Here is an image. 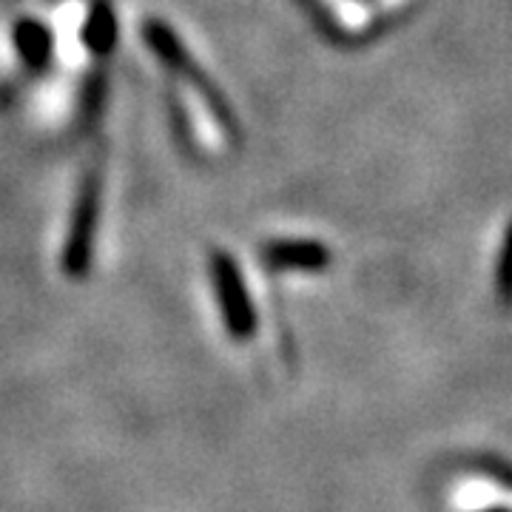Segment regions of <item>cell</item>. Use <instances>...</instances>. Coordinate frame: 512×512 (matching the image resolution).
<instances>
[{
  "label": "cell",
  "mask_w": 512,
  "mask_h": 512,
  "mask_svg": "<svg viewBox=\"0 0 512 512\" xmlns=\"http://www.w3.org/2000/svg\"><path fill=\"white\" fill-rule=\"evenodd\" d=\"M214 282H217V293H220V305L228 330L237 339L251 336L256 328L254 308L248 302V293H245V285H242V276H239L234 259L222 254L214 256Z\"/></svg>",
  "instance_id": "obj_1"
},
{
  "label": "cell",
  "mask_w": 512,
  "mask_h": 512,
  "mask_svg": "<svg viewBox=\"0 0 512 512\" xmlns=\"http://www.w3.org/2000/svg\"><path fill=\"white\" fill-rule=\"evenodd\" d=\"M97 208H100V180H97V174H89L80 202H77V211H74L72 237L66 245V268L72 271V276H80L86 271L94 225H97Z\"/></svg>",
  "instance_id": "obj_2"
},
{
  "label": "cell",
  "mask_w": 512,
  "mask_h": 512,
  "mask_svg": "<svg viewBox=\"0 0 512 512\" xmlns=\"http://www.w3.org/2000/svg\"><path fill=\"white\" fill-rule=\"evenodd\" d=\"M265 259L276 265V268H325L328 265V248L325 245H316V242H276L268 245Z\"/></svg>",
  "instance_id": "obj_3"
},
{
  "label": "cell",
  "mask_w": 512,
  "mask_h": 512,
  "mask_svg": "<svg viewBox=\"0 0 512 512\" xmlns=\"http://www.w3.org/2000/svg\"><path fill=\"white\" fill-rule=\"evenodd\" d=\"M18 46L32 66H40L49 57V32L35 20H23L18 26Z\"/></svg>",
  "instance_id": "obj_4"
},
{
  "label": "cell",
  "mask_w": 512,
  "mask_h": 512,
  "mask_svg": "<svg viewBox=\"0 0 512 512\" xmlns=\"http://www.w3.org/2000/svg\"><path fill=\"white\" fill-rule=\"evenodd\" d=\"M325 3L330 6V12L336 15V20L350 32H362L367 26V12L356 0H325Z\"/></svg>",
  "instance_id": "obj_5"
},
{
  "label": "cell",
  "mask_w": 512,
  "mask_h": 512,
  "mask_svg": "<svg viewBox=\"0 0 512 512\" xmlns=\"http://www.w3.org/2000/svg\"><path fill=\"white\" fill-rule=\"evenodd\" d=\"M498 302L504 305H512V225L507 231V239H504V251H501V259H498Z\"/></svg>",
  "instance_id": "obj_6"
},
{
  "label": "cell",
  "mask_w": 512,
  "mask_h": 512,
  "mask_svg": "<svg viewBox=\"0 0 512 512\" xmlns=\"http://www.w3.org/2000/svg\"><path fill=\"white\" fill-rule=\"evenodd\" d=\"M111 37H114V23L106 15V9H97V15L92 20V29H89V40H92L94 49H109Z\"/></svg>",
  "instance_id": "obj_7"
},
{
  "label": "cell",
  "mask_w": 512,
  "mask_h": 512,
  "mask_svg": "<svg viewBox=\"0 0 512 512\" xmlns=\"http://www.w3.org/2000/svg\"><path fill=\"white\" fill-rule=\"evenodd\" d=\"M478 470H481L484 476L493 478L495 484H501V487L512 490V464L510 461H501V458H484V461L478 464Z\"/></svg>",
  "instance_id": "obj_8"
},
{
  "label": "cell",
  "mask_w": 512,
  "mask_h": 512,
  "mask_svg": "<svg viewBox=\"0 0 512 512\" xmlns=\"http://www.w3.org/2000/svg\"><path fill=\"white\" fill-rule=\"evenodd\" d=\"M481 512H512L510 507H490V510H481Z\"/></svg>",
  "instance_id": "obj_9"
}]
</instances>
